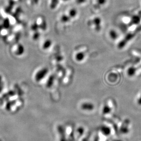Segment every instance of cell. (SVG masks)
Masks as SVG:
<instances>
[{"mask_svg":"<svg viewBox=\"0 0 141 141\" xmlns=\"http://www.w3.org/2000/svg\"><path fill=\"white\" fill-rule=\"evenodd\" d=\"M109 35L110 36V38L113 40H115L118 38V33H117V32L114 29L110 30L109 32Z\"/></svg>","mask_w":141,"mask_h":141,"instance_id":"obj_4","label":"cell"},{"mask_svg":"<svg viewBox=\"0 0 141 141\" xmlns=\"http://www.w3.org/2000/svg\"><path fill=\"white\" fill-rule=\"evenodd\" d=\"M63 1H68V0H63Z\"/></svg>","mask_w":141,"mask_h":141,"instance_id":"obj_18","label":"cell"},{"mask_svg":"<svg viewBox=\"0 0 141 141\" xmlns=\"http://www.w3.org/2000/svg\"><path fill=\"white\" fill-rule=\"evenodd\" d=\"M136 71L137 70H136V68H135L133 67V66L130 67L128 69L127 71L128 75L130 77L133 76L135 74Z\"/></svg>","mask_w":141,"mask_h":141,"instance_id":"obj_6","label":"cell"},{"mask_svg":"<svg viewBox=\"0 0 141 141\" xmlns=\"http://www.w3.org/2000/svg\"><path fill=\"white\" fill-rule=\"evenodd\" d=\"M24 51V48H23V47L21 45H20L18 48V54H23Z\"/></svg>","mask_w":141,"mask_h":141,"instance_id":"obj_14","label":"cell"},{"mask_svg":"<svg viewBox=\"0 0 141 141\" xmlns=\"http://www.w3.org/2000/svg\"><path fill=\"white\" fill-rule=\"evenodd\" d=\"M58 3V0H51L50 3V7L51 9H54L56 8Z\"/></svg>","mask_w":141,"mask_h":141,"instance_id":"obj_11","label":"cell"},{"mask_svg":"<svg viewBox=\"0 0 141 141\" xmlns=\"http://www.w3.org/2000/svg\"><path fill=\"white\" fill-rule=\"evenodd\" d=\"M76 59L77 61L81 62L84 59L85 57V55L83 52H79L76 55Z\"/></svg>","mask_w":141,"mask_h":141,"instance_id":"obj_7","label":"cell"},{"mask_svg":"<svg viewBox=\"0 0 141 141\" xmlns=\"http://www.w3.org/2000/svg\"><path fill=\"white\" fill-rule=\"evenodd\" d=\"M98 4L99 5H103L106 2V0H97Z\"/></svg>","mask_w":141,"mask_h":141,"instance_id":"obj_15","label":"cell"},{"mask_svg":"<svg viewBox=\"0 0 141 141\" xmlns=\"http://www.w3.org/2000/svg\"><path fill=\"white\" fill-rule=\"evenodd\" d=\"M51 44H52L51 41L50 40V39H47L46 41H45V42L44 43L43 45V48L45 50L48 49L51 46Z\"/></svg>","mask_w":141,"mask_h":141,"instance_id":"obj_8","label":"cell"},{"mask_svg":"<svg viewBox=\"0 0 141 141\" xmlns=\"http://www.w3.org/2000/svg\"><path fill=\"white\" fill-rule=\"evenodd\" d=\"M54 81V77L51 76L50 77H49L47 82V86L48 87H50L53 84Z\"/></svg>","mask_w":141,"mask_h":141,"instance_id":"obj_10","label":"cell"},{"mask_svg":"<svg viewBox=\"0 0 141 141\" xmlns=\"http://www.w3.org/2000/svg\"><path fill=\"white\" fill-rule=\"evenodd\" d=\"M49 70L47 68H43L39 70L35 75V80L37 82L40 81L46 76Z\"/></svg>","mask_w":141,"mask_h":141,"instance_id":"obj_1","label":"cell"},{"mask_svg":"<svg viewBox=\"0 0 141 141\" xmlns=\"http://www.w3.org/2000/svg\"><path fill=\"white\" fill-rule=\"evenodd\" d=\"M101 19L98 17H95L93 20V23L95 24L97 31H99L101 29Z\"/></svg>","mask_w":141,"mask_h":141,"instance_id":"obj_3","label":"cell"},{"mask_svg":"<svg viewBox=\"0 0 141 141\" xmlns=\"http://www.w3.org/2000/svg\"><path fill=\"white\" fill-rule=\"evenodd\" d=\"M77 14V11L76 10V9L73 8V9H72L71 10H70L69 12V15L70 17H75Z\"/></svg>","mask_w":141,"mask_h":141,"instance_id":"obj_12","label":"cell"},{"mask_svg":"<svg viewBox=\"0 0 141 141\" xmlns=\"http://www.w3.org/2000/svg\"><path fill=\"white\" fill-rule=\"evenodd\" d=\"M138 104H141V96L140 98L139 99V100L138 101Z\"/></svg>","mask_w":141,"mask_h":141,"instance_id":"obj_17","label":"cell"},{"mask_svg":"<svg viewBox=\"0 0 141 141\" xmlns=\"http://www.w3.org/2000/svg\"><path fill=\"white\" fill-rule=\"evenodd\" d=\"M86 0H76V2L77 4H81L83 2H85Z\"/></svg>","mask_w":141,"mask_h":141,"instance_id":"obj_16","label":"cell"},{"mask_svg":"<svg viewBox=\"0 0 141 141\" xmlns=\"http://www.w3.org/2000/svg\"><path fill=\"white\" fill-rule=\"evenodd\" d=\"M141 21V18L139 16L134 15L131 18V23L134 24H138Z\"/></svg>","mask_w":141,"mask_h":141,"instance_id":"obj_5","label":"cell"},{"mask_svg":"<svg viewBox=\"0 0 141 141\" xmlns=\"http://www.w3.org/2000/svg\"><path fill=\"white\" fill-rule=\"evenodd\" d=\"M82 108L85 110H92L93 108V106L90 103H85L82 105Z\"/></svg>","mask_w":141,"mask_h":141,"instance_id":"obj_9","label":"cell"},{"mask_svg":"<svg viewBox=\"0 0 141 141\" xmlns=\"http://www.w3.org/2000/svg\"><path fill=\"white\" fill-rule=\"evenodd\" d=\"M70 17V16L66 15H63L61 17V20L63 23H66L69 21Z\"/></svg>","mask_w":141,"mask_h":141,"instance_id":"obj_13","label":"cell"},{"mask_svg":"<svg viewBox=\"0 0 141 141\" xmlns=\"http://www.w3.org/2000/svg\"><path fill=\"white\" fill-rule=\"evenodd\" d=\"M133 37V35L132 33H129L128 35L126 36L122 41H121L118 45V47L119 49H122L125 46V45L126 44V43L128 42V41L131 39Z\"/></svg>","mask_w":141,"mask_h":141,"instance_id":"obj_2","label":"cell"}]
</instances>
